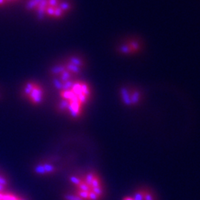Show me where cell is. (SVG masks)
I'll list each match as a JSON object with an SVG mask.
<instances>
[{"mask_svg": "<svg viewBox=\"0 0 200 200\" xmlns=\"http://www.w3.org/2000/svg\"><path fill=\"white\" fill-rule=\"evenodd\" d=\"M24 8L40 21H62L73 10L72 0H24Z\"/></svg>", "mask_w": 200, "mask_h": 200, "instance_id": "6da1fadb", "label": "cell"}, {"mask_svg": "<svg viewBox=\"0 0 200 200\" xmlns=\"http://www.w3.org/2000/svg\"><path fill=\"white\" fill-rule=\"evenodd\" d=\"M122 102L126 106H132L131 99H130V88L128 87H122L119 91Z\"/></svg>", "mask_w": 200, "mask_h": 200, "instance_id": "7a4b0ae2", "label": "cell"}, {"mask_svg": "<svg viewBox=\"0 0 200 200\" xmlns=\"http://www.w3.org/2000/svg\"><path fill=\"white\" fill-rule=\"evenodd\" d=\"M130 99H131L132 106L139 105L142 99L141 93L136 88H130Z\"/></svg>", "mask_w": 200, "mask_h": 200, "instance_id": "3957f363", "label": "cell"}, {"mask_svg": "<svg viewBox=\"0 0 200 200\" xmlns=\"http://www.w3.org/2000/svg\"><path fill=\"white\" fill-rule=\"evenodd\" d=\"M43 93L42 90L38 88L37 87H34L30 94V97L31 98L33 102L39 104L43 101Z\"/></svg>", "mask_w": 200, "mask_h": 200, "instance_id": "277c9868", "label": "cell"}, {"mask_svg": "<svg viewBox=\"0 0 200 200\" xmlns=\"http://www.w3.org/2000/svg\"><path fill=\"white\" fill-rule=\"evenodd\" d=\"M23 2L24 0H0V9L10 8Z\"/></svg>", "mask_w": 200, "mask_h": 200, "instance_id": "5b68a950", "label": "cell"}, {"mask_svg": "<svg viewBox=\"0 0 200 200\" xmlns=\"http://www.w3.org/2000/svg\"><path fill=\"white\" fill-rule=\"evenodd\" d=\"M66 70V68L64 65H55L51 68V71L53 74H59V73H62L64 70Z\"/></svg>", "mask_w": 200, "mask_h": 200, "instance_id": "8992f818", "label": "cell"}, {"mask_svg": "<svg viewBox=\"0 0 200 200\" xmlns=\"http://www.w3.org/2000/svg\"><path fill=\"white\" fill-rule=\"evenodd\" d=\"M65 68H66L68 70L73 72L74 73H79L81 72V69H80L81 68L80 67L77 66V65L70 63V62H68V64L67 65V66Z\"/></svg>", "mask_w": 200, "mask_h": 200, "instance_id": "52a82bcc", "label": "cell"}, {"mask_svg": "<svg viewBox=\"0 0 200 200\" xmlns=\"http://www.w3.org/2000/svg\"><path fill=\"white\" fill-rule=\"evenodd\" d=\"M132 197L134 200H144L143 189H138L137 191L133 193V195Z\"/></svg>", "mask_w": 200, "mask_h": 200, "instance_id": "ba28073f", "label": "cell"}, {"mask_svg": "<svg viewBox=\"0 0 200 200\" xmlns=\"http://www.w3.org/2000/svg\"><path fill=\"white\" fill-rule=\"evenodd\" d=\"M69 62L71 64H73V65H77L78 67H82L83 65V62L80 58L77 56H71L69 59Z\"/></svg>", "mask_w": 200, "mask_h": 200, "instance_id": "9c48e42d", "label": "cell"}, {"mask_svg": "<svg viewBox=\"0 0 200 200\" xmlns=\"http://www.w3.org/2000/svg\"><path fill=\"white\" fill-rule=\"evenodd\" d=\"M144 200H155V197L153 193L148 189H143Z\"/></svg>", "mask_w": 200, "mask_h": 200, "instance_id": "30bf717a", "label": "cell"}, {"mask_svg": "<svg viewBox=\"0 0 200 200\" xmlns=\"http://www.w3.org/2000/svg\"><path fill=\"white\" fill-rule=\"evenodd\" d=\"M62 96H63V98L67 100H70L73 96H75L74 93H73L72 91H63V92L62 93Z\"/></svg>", "mask_w": 200, "mask_h": 200, "instance_id": "8fae6325", "label": "cell"}, {"mask_svg": "<svg viewBox=\"0 0 200 200\" xmlns=\"http://www.w3.org/2000/svg\"><path fill=\"white\" fill-rule=\"evenodd\" d=\"M73 92L74 93L75 95L77 96H79V95L82 94V89H81V84L79 83H74L73 86Z\"/></svg>", "mask_w": 200, "mask_h": 200, "instance_id": "7c38bea8", "label": "cell"}, {"mask_svg": "<svg viewBox=\"0 0 200 200\" xmlns=\"http://www.w3.org/2000/svg\"><path fill=\"white\" fill-rule=\"evenodd\" d=\"M94 177H95V176L93 173H89V174H87L86 177H85V184L88 185V186L91 187V183H92V181L93 180Z\"/></svg>", "mask_w": 200, "mask_h": 200, "instance_id": "4fadbf2b", "label": "cell"}, {"mask_svg": "<svg viewBox=\"0 0 200 200\" xmlns=\"http://www.w3.org/2000/svg\"><path fill=\"white\" fill-rule=\"evenodd\" d=\"M73 84H74V82H73V81H70V80L65 82H64L63 84H62V90H63V91H69L70 88H73Z\"/></svg>", "mask_w": 200, "mask_h": 200, "instance_id": "5bb4252c", "label": "cell"}, {"mask_svg": "<svg viewBox=\"0 0 200 200\" xmlns=\"http://www.w3.org/2000/svg\"><path fill=\"white\" fill-rule=\"evenodd\" d=\"M61 74H62L61 75V80H62V82H65L70 80V73H69V71L68 70H64Z\"/></svg>", "mask_w": 200, "mask_h": 200, "instance_id": "9a60e30c", "label": "cell"}, {"mask_svg": "<svg viewBox=\"0 0 200 200\" xmlns=\"http://www.w3.org/2000/svg\"><path fill=\"white\" fill-rule=\"evenodd\" d=\"M34 171L36 174H41V175H44V174H47L44 168V166L43 164H38L37 166H36L34 168Z\"/></svg>", "mask_w": 200, "mask_h": 200, "instance_id": "2e32d148", "label": "cell"}, {"mask_svg": "<svg viewBox=\"0 0 200 200\" xmlns=\"http://www.w3.org/2000/svg\"><path fill=\"white\" fill-rule=\"evenodd\" d=\"M81 89H82V92L85 96L88 97L91 94V92H90V90L88 88V85L86 84H81Z\"/></svg>", "mask_w": 200, "mask_h": 200, "instance_id": "e0dca14e", "label": "cell"}, {"mask_svg": "<svg viewBox=\"0 0 200 200\" xmlns=\"http://www.w3.org/2000/svg\"><path fill=\"white\" fill-rule=\"evenodd\" d=\"M33 88H34V86L33 85V83L28 82L26 85V86H25V88H24V93H26L27 95H30L32 92Z\"/></svg>", "mask_w": 200, "mask_h": 200, "instance_id": "ac0fdd59", "label": "cell"}, {"mask_svg": "<svg viewBox=\"0 0 200 200\" xmlns=\"http://www.w3.org/2000/svg\"><path fill=\"white\" fill-rule=\"evenodd\" d=\"M53 84H54V87H55L56 89L58 90H62V82L60 81L59 79H54V80H53Z\"/></svg>", "mask_w": 200, "mask_h": 200, "instance_id": "d6986e66", "label": "cell"}, {"mask_svg": "<svg viewBox=\"0 0 200 200\" xmlns=\"http://www.w3.org/2000/svg\"><path fill=\"white\" fill-rule=\"evenodd\" d=\"M69 104H70V103H69L68 100H67V99H63V100H62V101L60 102V103H59V107L61 110L63 111V110L68 108Z\"/></svg>", "mask_w": 200, "mask_h": 200, "instance_id": "ffe728a7", "label": "cell"}, {"mask_svg": "<svg viewBox=\"0 0 200 200\" xmlns=\"http://www.w3.org/2000/svg\"><path fill=\"white\" fill-rule=\"evenodd\" d=\"M79 187L81 190V191H86V192H90L91 191V189L90 186L86 185L85 183H80L79 185Z\"/></svg>", "mask_w": 200, "mask_h": 200, "instance_id": "44dd1931", "label": "cell"}, {"mask_svg": "<svg viewBox=\"0 0 200 200\" xmlns=\"http://www.w3.org/2000/svg\"><path fill=\"white\" fill-rule=\"evenodd\" d=\"M43 166H44V168L45 170L46 173H51L54 171V169H55L52 164H48V163H45V164H43Z\"/></svg>", "mask_w": 200, "mask_h": 200, "instance_id": "7402d4cb", "label": "cell"}, {"mask_svg": "<svg viewBox=\"0 0 200 200\" xmlns=\"http://www.w3.org/2000/svg\"><path fill=\"white\" fill-rule=\"evenodd\" d=\"M70 106L72 107L73 110H74L76 112H77L78 114H79V110H80V103L79 102H70Z\"/></svg>", "mask_w": 200, "mask_h": 200, "instance_id": "603a6c76", "label": "cell"}, {"mask_svg": "<svg viewBox=\"0 0 200 200\" xmlns=\"http://www.w3.org/2000/svg\"><path fill=\"white\" fill-rule=\"evenodd\" d=\"M91 191L94 193V194H96L98 197H100L103 194L102 189L101 186L98 187H94V188H91Z\"/></svg>", "mask_w": 200, "mask_h": 200, "instance_id": "cb8c5ba5", "label": "cell"}, {"mask_svg": "<svg viewBox=\"0 0 200 200\" xmlns=\"http://www.w3.org/2000/svg\"><path fill=\"white\" fill-rule=\"evenodd\" d=\"M91 187H92V188H94V187H100V183H99V180L97 177L95 176L93 180L92 181V183H91Z\"/></svg>", "mask_w": 200, "mask_h": 200, "instance_id": "d4e9b609", "label": "cell"}, {"mask_svg": "<svg viewBox=\"0 0 200 200\" xmlns=\"http://www.w3.org/2000/svg\"><path fill=\"white\" fill-rule=\"evenodd\" d=\"M65 199L66 200H83L82 199L80 198L79 197H77V196H74V195H65Z\"/></svg>", "mask_w": 200, "mask_h": 200, "instance_id": "484cf974", "label": "cell"}, {"mask_svg": "<svg viewBox=\"0 0 200 200\" xmlns=\"http://www.w3.org/2000/svg\"><path fill=\"white\" fill-rule=\"evenodd\" d=\"M78 96L79 101L80 104H84V103L86 102L88 97H87V96H85V95L83 94V93H82V94L79 95V96Z\"/></svg>", "mask_w": 200, "mask_h": 200, "instance_id": "4316f807", "label": "cell"}, {"mask_svg": "<svg viewBox=\"0 0 200 200\" xmlns=\"http://www.w3.org/2000/svg\"><path fill=\"white\" fill-rule=\"evenodd\" d=\"M70 181L72 183H73V184L75 185H79L81 183V180H80L79 178L76 177V176H71V177L70 178Z\"/></svg>", "mask_w": 200, "mask_h": 200, "instance_id": "83f0119b", "label": "cell"}, {"mask_svg": "<svg viewBox=\"0 0 200 200\" xmlns=\"http://www.w3.org/2000/svg\"><path fill=\"white\" fill-rule=\"evenodd\" d=\"M79 197L80 198L83 199H88V194H89V192H86V191H79L78 193Z\"/></svg>", "mask_w": 200, "mask_h": 200, "instance_id": "f1b7e54d", "label": "cell"}, {"mask_svg": "<svg viewBox=\"0 0 200 200\" xmlns=\"http://www.w3.org/2000/svg\"><path fill=\"white\" fill-rule=\"evenodd\" d=\"M88 199H90L91 200H98L99 197L92 191H90L89 194H88Z\"/></svg>", "mask_w": 200, "mask_h": 200, "instance_id": "f546056e", "label": "cell"}, {"mask_svg": "<svg viewBox=\"0 0 200 200\" xmlns=\"http://www.w3.org/2000/svg\"><path fill=\"white\" fill-rule=\"evenodd\" d=\"M7 184H8V182H7L6 179H5V178L2 177V176H0V185H1L5 186V185H6Z\"/></svg>", "mask_w": 200, "mask_h": 200, "instance_id": "4dcf8cb0", "label": "cell"}, {"mask_svg": "<svg viewBox=\"0 0 200 200\" xmlns=\"http://www.w3.org/2000/svg\"><path fill=\"white\" fill-rule=\"evenodd\" d=\"M122 200H134V199H133V197H125L122 199Z\"/></svg>", "mask_w": 200, "mask_h": 200, "instance_id": "1f68e13d", "label": "cell"}, {"mask_svg": "<svg viewBox=\"0 0 200 200\" xmlns=\"http://www.w3.org/2000/svg\"><path fill=\"white\" fill-rule=\"evenodd\" d=\"M3 190H4V186L1 185H0V192H2Z\"/></svg>", "mask_w": 200, "mask_h": 200, "instance_id": "d6a6232c", "label": "cell"}, {"mask_svg": "<svg viewBox=\"0 0 200 200\" xmlns=\"http://www.w3.org/2000/svg\"><path fill=\"white\" fill-rule=\"evenodd\" d=\"M2 197H3V195L0 194V200H2Z\"/></svg>", "mask_w": 200, "mask_h": 200, "instance_id": "836d02e7", "label": "cell"}, {"mask_svg": "<svg viewBox=\"0 0 200 200\" xmlns=\"http://www.w3.org/2000/svg\"><path fill=\"white\" fill-rule=\"evenodd\" d=\"M20 200H25V199H20Z\"/></svg>", "mask_w": 200, "mask_h": 200, "instance_id": "e575fe53", "label": "cell"}, {"mask_svg": "<svg viewBox=\"0 0 200 200\" xmlns=\"http://www.w3.org/2000/svg\"><path fill=\"white\" fill-rule=\"evenodd\" d=\"M15 200H17V199H15Z\"/></svg>", "mask_w": 200, "mask_h": 200, "instance_id": "d590c367", "label": "cell"}]
</instances>
